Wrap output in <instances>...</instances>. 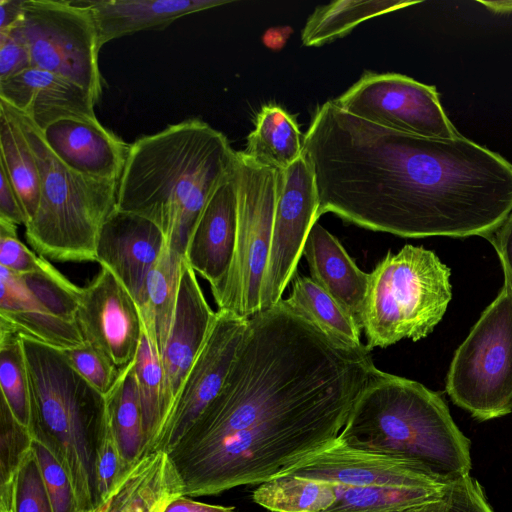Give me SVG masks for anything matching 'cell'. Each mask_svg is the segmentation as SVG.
Here are the masks:
<instances>
[{
  "mask_svg": "<svg viewBox=\"0 0 512 512\" xmlns=\"http://www.w3.org/2000/svg\"><path fill=\"white\" fill-rule=\"evenodd\" d=\"M370 351L283 299L248 318L220 392L167 453L183 496L259 485L333 444L376 368Z\"/></svg>",
  "mask_w": 512,
  "mask_h": 512,
  "instance_id": "obj_1",
  "label": "cell"
},
{
  "mask_svg": "<svg viewBox=\"0 0 512 512\" xmlns=\"http://www.w3.org/2000/svg\"><path fill=\"white\" fill-rule=\"evenodd\" d=\"M237 163L227 137L192 118L131 143L119 180L116 208L145 217L184 257L202 212Z\"/></svg>",
  "mask_w": 512,
  "mask_h": 512,
  "instance_id": "obj_2",
  "label": "cell"
},
{
  "mask_svg": "<svg viewBox=\"0 0 512 512\" xmlns=\"http://www.w3.org/2000/svg\"><path fill=\"white\" fill-rule=\"evenodd\" d=\"M337 440L350 448L416 462L452 480L472 468L471 441L443 398L417 381L377 368Z\"/></svg>",
  "mask_w": 512,
  "mask_h": 512,
  "instance_id": "obj_3",
  "label": "cell"
},
{
  "mask_svg": "<svg viewBox=\"0 0 512 512\" xmlns=\"http://www.w3.org/2000/svg\"><path fill=\"white\" fill-rule=\"evenodd\" d=\"M30 391V432L68 472L80 512L101 506L97 451L108 416L106 398L68 363L63 352L20 337Z\"/></svg>",
  "mask_w": 512,
  "mask_h": 512,
  "instance_id": "obj_4",
  "label": "cell"
},
{
  "mask_svg": "<svg viewBox=\"0 0 512 512\" xmlns=\"http://www.w3.org/2000/svg\"><path fill=\"white\" fill-rule=\"evenodd\" d=\"M13 111L34 152L40 174L38 209L25 226L27 241L44 258L58 262L96 261L101 228L116 209L119 181L95 179L71 170L50 150L33 121Z\"/></svg>",
  "mask_w": 512,
  "mask_h": 512,
  "instance_id": "obj_5",
  "label": "cell"
},
{
  "mask_svg": "<svg viewBox=\"0 0 512 512\" xmlns=\"http://www.w3.org/2000/svg\"><path fill=\"white\" fill-rule=\"evenodd\" d=\"M450 275V268L422 246L388 251L369 273L362 316L366 347L386 348L430 334L452 298Z\"/></svg>",
  "mask_w": 512,
  "mask_h": 512,
  "instance_id": "obj_6",
  "label": "cell"
},
{
  "mask_svg": "<svg viewBox=\"0 0 512 512\" xmlns=\"http://www.w3.org/2000/svg\"><path fill=\"white\" fill-rule=\"evenodd\" d=\"M237 238L231 266L211 293L219 311L248 319L261 311V289L272 242L278 170L237 152Z\"/></svg>",
  "mask_w": 512,
  "mask_h": 512,
  "instance_id": "obj_7",
  "label": "cell"
},
{
  "mask_svg": "<svg viewBox=\"0 0 512 512\" xmlns=\"http://www.w3.org/2000/svg\"><path fill=\"white\" fill-rule=\"evenodd\" d=\"M446 392L478 421L512 411V287L507 281L455 351Z\"/></svg>",
  "mask_w": 512,
  "mask_h": 512,
  "instance_id": "obj_8",
  "label": "cell"
},
{
  "mask_svg": "<svg viewBox=\"0 0 512 512\" xmlns=\"http://www.w3.org/2000/svg\"><path fill=\"white\" fill-rule=\"evenodd\" d=\"M31 63L86 90L99 101L101 49L91 10L82 0H24L20 23Z\"/></svg>",
  "mask_w": 512,
  "mask_h": 512,
  "instance_id": "obj_9",
  "label": "cell"
},
{
  "mask_svg": "<svg viewBox=\"0 0 512 512\" xmlns=\"http://www.w3.org/2000/svg\"><path fill=\"white\" fill-rule=\"evenodd\" d=\"M333 102L360 119L394 131L434 139L461 135L446 115L435 86L405 75L367 72Z\"/></svg>",
  "mask_w": 512,
  "mask_h": 512,
  "instance_id": "obj_10",
  "label": "cell"
},
{
  "mask_svg": "<svg viewBox=\"0 0 512 512\" xmlns=\"http://www.w3.org/2000/svg\"><path fill=\"white\" fill-rule=\"evenodd\" d=\"M318 206L314 175L303 155L288 168L278 170V193L261 289V311L282 300L285 288L295 276L307 236L318 220Z\"/></svg>",
  "mask_w": 512,
  "mask_h": 512,
  "instance_id": "obj_11",
  "label": "cell"
},
{
  "mask_svg": "<svg viewBox=\"0 0 512 512\" xmlns=\"http://www.w3.org/2000/svg\"><path fill=\"white\" fill-rule=\"evenodd\" d=\"M247 325L248 319L216 311L212 327L180 387L153 452L169 453L220 392Z\"/></svg>",
  "mask_w": 512,
  "mask_h": 512,
  "instance_id": "obj_12",
  "label": "cell"
},
{
  "mask_svg": "<svg viewBox=\"0 0 512 512\" xmlns=\"http://www.w3.org/2000/svg\"><path fill=\"white\" fill-rule=\"evenodd\" d=\"M76 322L86 344L118 369L135 361L143 333L140 311L127 289L106 267L101 266L82 288Z\"/></svg>",
  "mask_w": 512,
  "mask_h": 512,
  "instance_id": "obj_13",
  "label": "cell"
},
{
  "mask_svg": "<svg viewBox=\"0 0 512 512\" xmlns=\"http://www.w3.org/2000/svg\"><path fill=\"white\" fill-rule=\"evenodd\" d=\"M283 474L352 487L446 490L452 481L416 462L350 448L340 444L337 439L329 447L302 460Z\"/></svg>",
  "mask_w": 512,
  "mask_h": 512,
  "instance_id": "obj_14",
  "label": "cell"
},
{
  "mask_svg": "<svg viewBox=\"0 0 512 512\" xmlns=\"http://www.w3.org/2000/svg\"><path fill=\"white\" fill-rule=\"evenodd\" d=\"M165 243V236L155 223L117 208L101 228L96 262L122 283L140 312L147 301L148 276Z\"/></svg>",
  "mask_w": 512,
  "mask_h": 512,
  "instance_id": "obj_15",
  "label": "cell"
},
{
  "mask_svg": "<svg viewBox=\"0 0 512 512\" xmlns=\"http://www.w3.org/2000/svg\"><path fill=\"white\" fill-rule=\"evenodd\" d=\"M215 317L216 312L209 306L196 272L184 259L172 326L160 357L164 423Z\"/></svg>",
  "mask_w": 512,
  "mask_h": 512,
  "instance_id": "obj_16",
  "label": "cell"
},
{
  "mask_svg": "<svg viewBox=\"0 0 512 512\" xmlns=\"http://www.w3.org/2000/svg\"><path fill=\"white\" fill-rule=\"evenodd\" d=\"M41 132L50 150L71 170L95 179L120 180L131 143L98 120L64 118Z\"/></svg>",
  "mask_w": 512,
  "mask_h": 512,
  "instance_id": "obj_17",
  "label": "cell"
},
{
  "mask_svg": "<svg viewBox=\"0 0 512 512\" xmlns=\"http://www.w3.org/2000/svg\"><path fill=\"white\" fill-rule=\"evenodd\" d=\"M0 100L30 118L40 130L64 118L98 120L96 102L86 90L33 66L0 82Z\"/></svg>",
  "mask_w": 512,
  "mask_h": 512,
  "instance_id": "obj_18",
  "label": "cell"
},
{
  "mask_svg": "<svg viewBox=\"0 0 512 512\" xmlns=\"http://www.w3.org/2000/svg\"><path fill=\"white\" fill-rule=\"evenodd\" d=\"M237 225V193L233 176L210 199L185 250V261L209 282L210 288L222 281L231 266Z\"/></svg>",
  "mask_w": 512,
  "mask_h": 512,
  "instance_id": "obj_19",
  "label": "cell"
},
{
  "mask_svg": "<svg viewBox=\"0 0 512 512\" xmlns=\"http://www.w3.org/2000/svg\"><path fill=\"white\" fill-rule=\"evenodd\" d=\"M310 278L331 295L362 330L369 273L362 271L339 240L316 222L303 247Z\"/></svg>",
  "mask_w": 512,
  "mask_h": 512,
  "instance_id": "obj_20",
  "label": "cell"
},
{
  "mask_svg": "<svg viewBox=\"0 0 512 512\" xmlns=\"http://www.w3.org/2000/svg\"><path fill=\"white\" fill-rule=\"evenodd\" d=\"M91 10L100 47L146 30H162L189 14L231 3L227 0H82Z\"/></svg>",
  "mask_w": 512,
  "mask_h": 512,
  "instance_id": "obj_21",
  "label": "cell"
},
{
  "mask_svg": "<svg viewBox=\"0 0 512 512\" xmlns=\"http://www.w3.org/2000/svg\"><path fill=\"white\" fill-rule=\"evenodd\" d=\"M179 496L183 487L178 473L168 454L158 450L130 468L102 503V512H163Z\"/></svg>",
  "mask_w": 512,
  "mask_h": 512,
  "instance_id": "obj_22",
  "label": "cell"
},
{
  "mask_svg": "<svg viewBox=\"0 0 512 512\" xmlns=\"http://www.w3.org/2000/svg\"><path fill=\"white\" fill-rule=\"evenodd\" d=\"M303 137L289 113L268 104L258 112L255 128L247 136L243 152L262 166L284 170L302 157Z\"/></svg>",
  "mask_w": 512,
  "mask_h": 512,
  "instance_id": "obj_23",
  "label": "cell"
},
{
  "mask_svg": "<svg viewBox=\"0 0 512 512\" xmlns=\"http://www.w3.org/2000/svg\"><path fill=\"white\" fill-rule=\"evenodd\" d=\"M0 168L12 182L30 221L39 204V168L13 109L3 100H0Z\"/></svg>",
  "mask_w": 512,
  "mask_h": 512,
  "instance_id": "obj_24",
  "label": "cell"
},
{
  "mask_svg": "<svg viewBox=\"0 0 512 512\" xmlns=\"http://www.w3.org/2000/svg\"><path fill=\"white\" fill-rule=\"evenodd\" d=\"M184 257L167 243L147 281V301L140 315L143 329L159 356L165 348L174 317Z\"/></svg>",
  "mask_w": 512,
  "mask_h": 512,
  "instance_id": "obj_25",
  "label": "cell"
},
{
  "mask_svg": "<svg viewBox=\"0 0 512 512\" xmlns=\"http://www.w3.org/2000/svg\"><path fill=\"white\" fill-rule=\"evenodd\" d=\"M419 1L338 0L318 6L308 17L301 33L303 45L322 46L350 33L362 22L406 8Z\"/></svg>",
  "mask_w": 512,
  "mask_h": 512,
  "instance_id": "obj_26",
  "label": "cell"
},
{
  "mask_svg": "<svg viewBox=\"0 0 512 512\" xmlns=\"http://www.w3.org/2000/svg\"><path fill=\"white\" fill-rule=\"evenodd\" d=\"M284 303L330 338L349 347H360V331L349 313L310 276L295 275Z\"/></svg>",
  "mask_w": 512,
  "mask_h": 512,
  "instance_id": "obj_27",
  "label": "cell"
},
{
  "mask_svg": "<svg viewBox=\"0 0 512 512\" xmlns=\"http://www.w3.org/2000/svg\"><path fill=\"white\" fill-rule=\"evenodd\" d=\"M105 398L109 423L123 462L130 469L146 451L135 361L122 370Z\"/></svg>",
  "mask_w": 512,
  "mask_h": 512,
  "instance_id": "obj_28",
  "label": "cell"
},
{
  "mask_svg": "<svg viewBox=\"0 0 512 512\" xmlns=\"http://www.w3.org/2000/svg\"><path fill=\"white\" fill-rule=\"evenodd\" d=\"M252 499L270 512H325L336 493L331 483L283 474L259 484Z\"/></svg>",
  "mask_w": 512,
  "mask_h": 512,
  "instance_id": "obj_29",
  "label": "cell"
},
{
  "mask_svg": "<svg viewBox=\"0 0 512 512\" xmlns=\"http://www.w3.org/2000/svg\"><path fill=\"white\" fill-rule=\"evenodd\" d=\"M333 485L336 500L325 512H402L442 500L447 491L431 488Z\"/></svg>",
  "mask_w": 512,
  "mask_h": 512,
  "instance_id": "obj_30",
  "label": "cell"
},
{
  "mask_svg": "<svg viewBox=\"0 0 512 512\" xmlns=\"http://www.w3.org/2000/svg\"><path fill=\"white\" fill-rule=\"evenodd\" d=\"M135 374L146 440L145 455H147L153 452L164 424L163 369L159 353L144 329L135 359Z\"/></svg>",
  "mask_w": 512,
  "mask_h": 512,
  "instance_id": "obj_31",
  "label": "cell"
},
{
  "mask_svg": "<svg viewBox=\"0 0 512 512\" xmlns=\"http://www.w3.org/2000/svg\"><path fill=\"white\" fill-rule=\"evenodd\" d=\"M0 332L16 334L64 351L86 344L76 320L45 310L0 311Z\"/></svg>",
  "mask_w": 512,
  "mask_h": 512,
  "instance_id": "obj_32",
  "label": "cell"
},
{
  "mask_svg": "<svg viewBox=\"0 0 512 512\" xmlns=\"http://www.w3.org/2000/svg\"><path fill=\"white\" fill-rule=\"evenodd\" d=\"M0 388L14 417L30 428V391L26 359L20 336L0 332Z\"/></svg>",
  "mask_w": 512,
  "mask_h": 512,
  "instance_id": "obj_33",
  "label": "cell"
},
{
  "mask_svg": "<svg viewBox=\"0 0 512 512\" xmlns=\"http://www.w3.org/2000/svg\"><path fill=\"white\" fill-rule=\"evenodd\" d=\"M21 277L47 312L66 320H76L82 288L69 281L52 264L44 271Z\"/></svg>",
  "mask_w": 512,
  "mask_h": 512,
  "instance_id": "obj_34",
  "label": "cell"
},
{
  "mask_svg": "<svg viewBox=\"0 0 512 512\" xmlns=\"http://www.w3.org/2000/svg\"><path fill=\"white\" fill-rule=\"evenodd\" d=\"M30 430L12 414L5 400L0 398V485L15 481L16 473L25 456L33 447Z\"/></svg>",
  "mask_w": 512,
  "mask_h": 512,
  "instance_id": "obj_35",
  "label": "cell"
},
{
  "mask_svg": "<svg viewBox=\"0 0 512 512\" xmlns=\"http://www.w3.org/2000/svg\"><path fill=\"white\" fill-rule=\"evenodd\" d=\"M14 510L15 512H54L33 447L16 473Z\"/></svg>",
  "mask_w": 512,
  "mask_h": 512,
  "instance_id": "obj_36",
  "label": "cell"
},
{
  "mask_svg": "<svg viewBox=\"0 0 512 512\" xmlns=\"http://www.w3.org/2000/svg\"><path fill=\"white\" fill-rule=\"evenodd\" d=\"M46 490L54 512H80L72 480L53 453L41 442L33 440Z\"/></svg>",
  "mask_w": 512,
  "mask_h": 512,
  "instance_id": "obj_37",
  "label": "cell"
},
{
  "mask_svg": "<svg viewBox=\"0 0 512 512\" xmlns=\"http://www.w3.org/2000/svg\"><path fill=\"white\" fill-rule=\"evenodd\" d=\"M62 352L75 371L104 396L112 390L122 372L88 344Z\"/></svg>",
  "mask_w": 512,
  "mask_h": 512,
  "instance_id": "obj_38",
  "label": "cell"
},
{
  "mask_svg": "<svg viewBox=\"0 0 512 512\" xmlns=\"http://www.w3.org/2000/svg\"><path fill=\"white\" fill-rule=\"evenodd\" d=\"M51 263L32 252L17 236V225L0 219V266L16 274L46 270Z\"/></svg>",
  "mask_w": 512,
  "mask_h": 512,
  "instance_id": "obj_39",
  "label": "cell"
},
{
  "mask_svg": "<svg viewBox=\"0 0 512 512\" xmlns=\"http://www.w3.org/2000/svg\"><path fill=\"white\" fill-rule=\"evenodd\" d=\"M129 470L123 462L108 419L98 447L96 461L97 486L101 504Z\"/></svg>",
  "mask_w": 512,
  "mask_h": 512,
  "instance_id": "obj_40",
  "label": "cell"
},
{
  "mask_svg": "<svg viewBox=\"0 0 512 512\" xmlns=\"http://www.w3.org/2000/svg\"><path fill=\"white\" fill-rule=\"evenodd\" d=\"M443 499L449 512H494L482 485L470 474L450 481Z\"/></svg>",
  "mask_w": 512,
  "mask_h": 512,
  "instance_id": "obj_41",
  "label": "cell"
},
{
  "mask_svg": "<svg viewBox=\"0 0 512 512\" xmlns=\"http://www.w3.org/2000/svg\"><path fill=\"white\" fill-rule=\"evenodd\" d=\"M31 66L30 52L20 24L7 32L0 33V82Z\"/></svg>",
  "mask_w": 512,
  "mask_h": 512,
  "instance_id": "obj_42",
  "label": "cell"
},
{
  "mask_svg": "<svg viewBox=\"0 0 512 512\" xmlns=\"http://www.w3.org/2000/svg\"><path fill=\"white\" fill-rule=\"evenodd\" d=\"M0 219L24 226L29 221L17 191L2 168H0Z\"/></svg>",
  "mask_w": 512,
  "mask_h": 512,
  "instance_id": "obj_43",
  "label": "cell"
},
{
  "mask_svg": "<svg viewBox=\"0 0 512 512\" xmlns=\"http://www.w3.org/2000/svg\"><path fill=\"white\" fill-rule=\"evenodd\" d=\"M495 248L504 272V280L512 287V210L502 222L486 238Z\"/></svg>",
  "mask_w": 512,
  "mask_h": 512,
  "instance_id": "obj_44",
  "label": "cell"
},
{
  "mask_svg": "<svg viewBox=\"0 0 512 512\" xmlns=\"http://www.w3.org/2000/svg\"><path fill=\"white\" fill-rule=\"evenodd\" d=\"M234 507L212 505L192 500L187 496L173 499L163 512H234Z\"/></svg>",
  "mask_w": 512,
  "mask_h": 512,
  "instance_id": "obj_45",
  "label": "cell"
},
{
  "mask_svg": "<svg viewBox=\"0 0 512 512\" xmlns=\"http://www.w3.org/2000/svg\"><path fill=\"white\" fill-rule=\"evenodd\" d=\"M23 14L24 0H0V33L19 25Z\"/></svg>",
  "mask_w": 512,
  "mask_h": 512,
  "instance_id": "obj_46",
  "label": "cell"
},
{
  "mask_svg": "<svg viewBox=\"0 0 512 512\" xmlns=\"http://www.w3.org/2000/svg\"><path fill=\"white\" fill-rule=\"evenodd\" d=\"M14 482L0 486V512H15Z\"/></svg>",
  "mask_w": 512,
  "mask_h": 512,
  "instance_id": "obj_47",
  "label": "cell"
},
{
  "mask_svg": "<svg viewBox=\"0 0 512 512\" xmlns=\"http://www.w3.org/2000/svg\"><path fill=\"white\" fill-rule=\"evenodd\" d=\"M402 512H449L444 499L419 505Z\"/></svg>",
  "mask_w": 512,
  "mask_h": 512,
  "instance_id": "obj_48",
  "label": "cell"
},
{
  "mask_svg": "<svg viewBox=\"0 0 512 512\" xmlns=\"http://www.w3.org/2000/svg\"><path fill=\"white\" fill-rule=\"evenodd\" d=\"M290 32H285L284 28H273L266 31L263 39L266 46H270L274 39H279L281 43H285L286 38Z\"/></svg>",
  "mask_w": 512,
  "mask_h": 512,
  "instance_id": "obj_49",
  "label": "cell"
},
{
  "mask_svg": "<svg viewBox=\"0 0 512 512\" xmlns=\"http://www.w3.org/2000/svg\"><path fill=\"white\" fill-rule=\"evenodd\" d=\"M482 4L487 6L490 10L497 13L512 14V2H484Z\"/></svg>",
  "mask_w": 512,
  "mask_h": 512,
  "instance_id": "obj_50",
  "label": "cell"
},
{
  "mask_svg": "<svg viewBox=\"0 0 512 512\" xmlns=\"http://www.w3.org/2000/svg\"><path fill=\"white\" fill-rule=\"evenodd\" d=\"M87 512H102V505L99 506L98 508L94 509V510L87 511Z\"/></svg>",
  "mask_w": 512,
  "mask_h": 512,
  "instance_id": "obj_51",
  "label": "cell"
},
{
  "mask_svg": "<svg viewBox=\"0 0 512 512\" xmlns=\"http://www.w3.org/2000/svg\"><path fill=\"white\" fill-rule=\"evenodd\" d=\"M234 512H236V511H234Z\"/></svg>",
  "mask_w": 512,
  "mask_h": 512,
  "instance_id": "obj_52",
  "label": "cell"
}]
</instances>
